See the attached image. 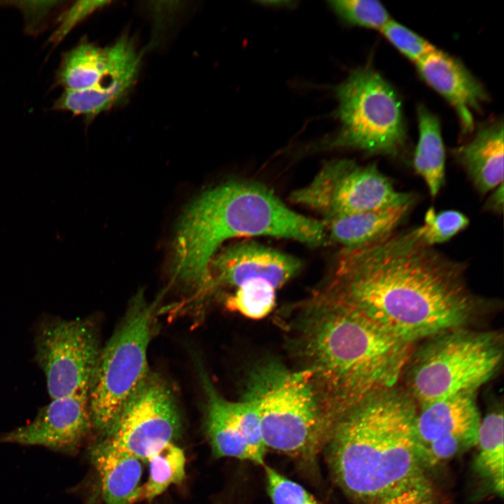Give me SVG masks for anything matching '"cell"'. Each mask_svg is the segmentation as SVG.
<instances>
[{
	"label": "cell",
	"instance_id": "d4e9b609",
	"mask_svg": "<svg viewBox=\"0 0 504 504\" xmlns=\"http://www.w3.org/2000/svg\"><path fill=\"white\" fill-rule=\"evenodd\" d=\"M276 288L267 281H248L234 288L225 301L226 307L246 318L259 320L265 318L276 305Z\"/></svg>",
	"mask_w": 504,
	"mask_h": 504
},
{
	"label": "cell",
	"instance_id": "4fadbf2b",
	"mask_svg": "<svg viewBox=\"0 0 504 504\" xmlns=\"http://www.w3.org/2000/svg\"><path fill=\"white\" fill-rule=\"evenodd\" d=\"M199 374L206 398L204 426L213 454L264 465L267 447L254 402L245 397L239 401L226 400L202 365Z\"/></svg>",
	"mask_w": 504,
	"mask_h": 504
},
{
	"label": "cell",
	"instance_id": "4dcf8cb0",
	"mask_svg": "<svg viewBox=\"0 0 504 504\" xmlns=\"http://www.w3.org/2000/svg\"><path fill=\"white\" fill-rule=\"evenodd\" d=\"M436 503L433 488L428 480L388 497L377 504H435Z\"/></svg>",
	"mask_w": 504,
	"mask_h": 504
},
{
	"label": "cell",
	"instance_id": "f1b7e54d",
	"mask_svg": "<svg viewBox=\"0 0 504 504\" xmlns=\"http://www.w3.org/2000/svg\"><path fill=\"white\" fill-rule=\"evenodd\" d=\"M266 486L273 504H319L300 484L264 465Z\"/></svg>",
	"mask_w": 504,
	"mask_h": 504
},
{
	"label": "cell",
	"instance_id": "83f0119b",
	"mask_svg": "<svg viewBox=\"0 0 504 504\" xmlns=\"http://www.w3.org/2000/svg\"><path fill=\"white\" fill-rule=\"evenodd\" d=\"M380 31L404 56L415 63L437 49L422 36L391 19Z\"/></svg>",
	"mask_w": 504,
	"mask_h": 504
},
{
	"label": "cell",
	"instance_id": "5bb4252c",
	"mask_svg": "<svg viewBox=\"0 0 504 504\" xmlns=\"http://www.w3.org/2000/svg\"><path fill=\"white\" fill-rule=\"evenodd\" d=\"M28 424L2 434L0 442L39 445L74 454L92 426L88 393L51 399Z\"/></svg>",
	"mask_w": 504,
	"mask_h": 504
},
{
	"label": "cell",
	"instance_id": "8fae6325",
	"mask_svg": "<svg viewBox=\"0 0 504 504\" xmlns=\"http://www.w3.org/2000/svg\"><path fill=\"white\" fill-rule=\"evenodd\" d=\"M177 404L167 384L148 373L126 403L105 435L115 448L146 462V458L169 443L181 433Z\"/></svg>",
	"mask_w": 504,
	"mask_h": 504
},
{
	"label": "cell",
	"instance_id": "7c38bea8",
	"mask_svg": "<svg viewBox=\"0 0 504 504\" xmlns=\"http://www.w3.org/2000/svg\"><path fill=\"white\" fill-rule=\"evenodd\" d=\"M480 415L473 393H461L417 406L416 448L426 470L475 447Z\"/></svg>",
	"mask_w": 504,
	"mask_h": 504
},
{
	"label": "cell",
	"instance_id": "603a6c76",
	"mask_svg": "<svg viewBox=\"0 0 504 504\" xmlns=\"http://www.w3.org/2000/svg\"><path fill=\"white\" fill-rule=\"evenodd\" d=\"M111 64L109 48L83 40L62 57L56 74L57 84L65 90H83L97 85Z\"/></svg>",
	"mask_w": 504,
	"mask_h": 504
},
{
	"label": "cell",
	"instance_id": "5b68a950",
	"mask_svg": "<svg viewBox=\"0 0 504 504\" xmlns=\"http://www.w3.org/2000/svg\"><path fill=\"white\" fill-rule=\"evenodd\" d=\"M243 397L255 405L267 449L313 470L330 423L310 372L267 360L252 369Z\"/></svg>",
	"mask_w": 504,
	"mask_h": 504
},
{
	"label": "cell",
	"instance_id": "836d02e7",
	"mask_svg": "<svg viewBox=\"0 0 504 504\" xmlns=\"http://www.w3.org/2000/svg\"><path fill=\"white\" fill-rule=\"evenodd\" d=\"M435 504H437V503H435Z\"/></svg>",
	"mask_w": 504,
	"mask_h": 504
},
{
	"label": "cell",
	"instance_id": "9a60e30c",
	"mask_svg": "<svg viewBox=\"0 0 504 504\" xmlns=\"http://www.w3.org/2000/svg\"><path fill=\"white\" fill-rule=\"evenodd\" d=\"M296 257L253 241L222 247L210 264L214 289L237 288L248 281L263 279L276 290L295 277L302 269Z\"/></svg>",
	"mask_w": 504,
	"mask_h": 504
},
{
	"label": "cell",
	"instance_id": "ffe728a7",
	"mask_svg": "<svg viewBox=\"0 0 504 504\" xmlns=\"http://www.w3.org/2000/svg\"><path fill=\"white\" fill-rule=\"evenodd\" d=\"M414 201L340 216L323 222L328 242L352 248L379 241L396 232Z\"/></svg>",
	"mask_w": 504,
	"mask_h": 504
},
{
	"label": "cell",
	"instance_id": "f546056e",
	"mask_svg": "<svg viewBox=\"0 0 504 504\" xmlns=\"http://www.w3.org/2000/svg\"><path fill=\"white\" fill-rule=\"evenodd\" d=\"M109 3L108 1H76L59 18V26L51 36L50 41L60 42L78 23Z\"/></svg>",
	"mask_w": 504,
	"mask_h": 504
},
{
	"label": "cell",
	"instance_id": "484cf974",
	"mask_svg": "<svg viewBox=\"0 0 504 504\" xmlns=\"http://www.w3.org/2000/svg\"><path fill=\"white\" fill-rule=\"evenodd\" d=\"M469 218L456 210L436 212L429 208L425 214L424 223L413 229L417 237L426 245L433 246L449 241L469 225Z\"/></svg>",
	"mask_w": 504,
	"mask_h": 504
},
{
	"label": "cell",
	"instance_id": "1f68e13d",
	"mask_svg": "<svg viewBox=\"0 0 504 504\" xmlns=\"http://www.w3.org/2000/svg\"><path fill=\"white\" fill-rule=\"evenodd\" d=\"M15 3L18 4V7L24 14L27 29L34 31L59 1H20Z\"/></svg>",
	"mask_w": 504,
	"mask_h": 504
},
{
	"label": "cell",
	"instance_id": "2e32d148",
	"mask_svg": "<svg viewBox=\"0 0 504 504\" xmlns=\"http://www.w3.org/2000/svg\"><path fill=\"white\" fill-rule=\"evenodd\" d=\"M108 48L111 64L105 77L89 88L64 90L55 102L52 110L83 115L90 122L126 98L138 78L140 54L127 36H122Z\"/></svg>",
	"mask_w": 504,
	"mask_h": 504
},
{
	"label": "cell",
	"instance_id": "30bf717a",
	"mask_svg": "<svg viewBox=\"0 0 504 504\" xmlns=\"http://www.w3.org/2000/svg\"><path fill=\"white\" fill-rule=\"evenodd\" d=\"M33 338L34 360L51 399L88 393L101 350L92 319L46 314L35 323Z\"/></svg>",
	"mask_w": 504,
	"mask_h": 504
},
{
	"label": "cell",
	"instance_id": "4316f807",
	"mask_svg": "<svg viewBox=\"0 0 504 504\" xmlns=\"http://www.w3.org/2000/svg\"><path fill=\"white\" fill-rule=\"evenodd\" d=\"M329 4L342 20L352 25L380 30L391 20L386 8L376 0L330 1Z\"/></svg>",
	"mask_w": 504,
	"mask_h": 504
},
{
	"label": "cell",
	"instance_id": "d6986e66",
	"mask_svg": "<svg viewBox=\"0 0 504 504\" xmlns=\"http://www.w3.org/2000/svg\"><path fill=\"white\" fill-rule=\"evenodd\" d=\"M106 504H134L143 498L141 486L144 461L122 451L104 440L91 449Z\"/></svg>",
	"mask_w": 504,
	"mask_h": 504
},
{
	"label": "cell",
	"instance_id": "8992f818",
	"mask_svg": "<svg viewBox=\"0 0 504 504\" xmlns=\"http://www.w3.org/2000/svg\"><path fill=\"white\" fill-rule=\"evenodd\" d=\"M428 340L406 368L410 396L417 406L474 393L503 363V340L497 332L461 328Z\"/></svg>",
	"mask_w": 504,
	"mask_h": 504
},
{
	"label": "cell",
	"instance_id": "9c48e42d",
	"mask_svg": "<svg viewBox=\"0 0 504 504\" xmlns=\"http://www.w3.org/2000/svg\"><path fill=\"white\" fill-rule=\"evenodd\" d=\"M292 202L307 207L325 220L414 201L397 190L375 164L351 160L326 162L307 185L293 191Z\"/></svg>",
	"mask_w": 504,
	"mask_h": 504
},
{
	"label": "cell",
	"instance_id": "7402d4cb",
	"mask_svg": "<svg viewBox=\"0 0 504 504\" xmlns=\"http://www.w3.org/2000/svg\"><path fill=\"white\" fill-rule=\"evenodd\" d=\"M419 139L413 166L424 179L430 196L438 195L444 185L445 149L439 118L423 105L417 108Z\"/></svg>",
	"mask_w": 504,
	"mask_h": 504
},
{
	"label": "cell",
	"instance_id": "ba28073f",
	"mask_svg": "<svg viewBox=\"0 0 504 504\" xmlns=\"http://www.w3.org/2000/svg\"><path fill=\"white\" fill-rule=\"evenodd\" d=\"M335 94L341 127L330 146L391 157L402 150L407 132L401 101L374 68L353 70Z\"/></svg>",
	"mask_w": 504,
	"mask_h": 504
},
{
	"label": "cell",
	"instance_id": "6da1fadb",
	"mask_svg": "<svg viewBox=\"0 0 504 504\" xmlns=\"http://www.w3.org/2000/svg\"><path fill=\"white\" fill-rule=\"evenodd\" d=\"M466 265L424 244L413 230L342 248L316 291L348 304L412 344L470 322L481 303Z\"/></svg>",
	"mask_w": 504,
	"mask_h": 504
},
{
	"label": "cell",
	"instance_id": "ac0fdd59",
	"mask_svg": "<svg viewBox=\"0 0 504 504\" xmlns=\"http://www.w3.org/2000/svg\"><path fill=\"white\" fill-rule=\"evenodd\" d=\"M503 122L496 119L481 125L468 142L452 150L480 195L503 183Z\"/></svg>",
	"mask_w": 504,
	"mask_h": 504
},
{
	"label": "cell",
	"instance_id": "3957f363",
	"mask_svg": "<svg viewBox=\"0 0 504 504\" xmlns=\"http://www.w3.org/2000/svg\"><path fill=\"white\" fill-rule=\"evenodd\" d=\"M417 405L394 388L370 396L332 423L323 451L353 504H377L428 481L415 434Z\"/></svg>",
	"mask_w": 504,
	"mask_h": 504
},
{
	"label": "cell",
	"instance_id": "44dd1931",
	"mask_svg": "<svg viewBox=\"0 0 504 504\" xmlns=\"http://www.w3.org/2000/svg\"><path fill=\"white\" fill-rule=\"evenodd\" d=\"M503 410H491L481 419L473 468L484 486L503 498L504 487Z\"/></svg>",
	"mask_w": 504,
	"mask_h": 504
},
{
	"label": "cell",
	"instance_id": "cb8c5ba5",
	"mask_svg": "<svg viewBox=\"0 0 504 504\" xmlns=\"http://www.w3.org/2000/svg\"><path fill=\"white\" fill-rule=\"evenodd\" d=\"M148 477L144 486L143 498L151 500L162 493L170 485L181 483L186 476L183 450L169 443L149 456Z\"/></svg>",
	"mask_w": 504,
	"mask_h": 504
},
{
	"label": "cell",
	"instance_id": "d6a6232c",
	"mask_svg": "<svg viewBox=\"0 0 504 504\" xmlns=\"http://www.w3.org/2000/svg\"><path fill=\"white\" fill-rule=\"evenodd\" d=\"M484 208L487 211L502 214L503 211V183L494 189L487 199Z\"/></svg>",
	"mask_w": 504,
	"mask_h": 504
},
{
	"label": "cell",
	"instance_id": "e0dca14e",
	"mask_svg": "<svg viewBox=\"0 0 504 504\" xmlns=\"http://www.w3.org/2000/svg\"><path fill=\"white\" fill-rule=\"evenodd\" d=\"M421 78L454 108L462 134L474 131L473 113L489 99L482 83L458 59L436 49L416 63Z\"/></svg>",
	"mask_w": 504,
	"mask_h": 504
},
{
	"label": "cell",
	"instance_id": "277c9868",
	"mask_svg": "<svg viewBox=\"0 0 504 504\" xmlns=\"http://www.w3.org/2000/svg\"><path fill=\"white\" fill-rule=\"evenodd\" d=\"M258 236L312 247L328 243L322 221L293 211L267 186L230 181L201 193L182 214L172 249L174 279L197 295L207 294L214 290L210 264L224 243Z\"/></svg>",
	"mask_w": 504,
	"mask_h": 504
},
{
	"label": "cell",
	"instance_id": "52a82bcc",
	"mask_svg": "<svg viewBox=\"0 0 504 504\" xmlns=\"http://www.w3.org/2000/svg\"><path fill=\"white\" fill-rule=\"evenodd\" d=\"M157 302L135 296L122 321L101 349L88 390L92 425L106 434L149 372L147 351Z\"/></svg>",
	"mask_w": 504,
	"mask_h": 504
},
{
	"label": "cell",
	"instance_id": "7a4b0ae2",
	"mask_svg": "<svg viewBox=\"0 0 504 504\" xmlns=\"http://www.w3.org/2000/svg\"><path fill=\"white\" fill-rule=\"evenodd\" d=\"M292 320L290 344L309 371L331 423L349 408L393 388L411 345L356 309L317 292Z\"/></svg>",
	"mask_w": 504,
	"mask_h": 504
}]
</instances>
